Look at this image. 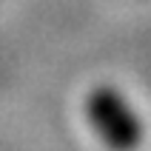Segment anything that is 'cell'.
I'll list each match as a JSON object with an SVG mask.
<instances>
[{"label":"cell","instance_id":"obj_1","mask_svg":"<svg viewBox=\"0 0 151 151\" xmlns=\"http://www.w3.org/2000/svg\"><path fill=\"white\" fill-rule=\"evenodd\" d=\"M83 120L97 143L109 151H137L145 143L143 114L134 109L123 88L111 83H97L86 91Z\"/></svg>","mask_w":151,"mask_h":151}]
</instances>
